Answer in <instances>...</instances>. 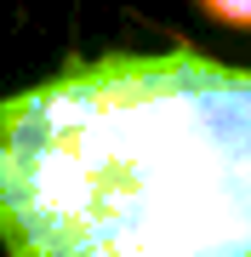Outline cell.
<instances>
[{
	"label": "cell",
	"instance_id": "7a4b0ae2",
	"mask_svg": "<svg viewBox=\"0 0 251 257\" xmlns=\"http://www.w3.org/2000/svg\"><path fill=\"white\" fill-rule=\"evenodd\" d=\"M194 6L211 18L217 29H234V35H251V0H194Z\"/></svg>",
	"mask_w": 251,
	"mask_h": 257
},
{
	"label": "cell",
	"instance_id": "6da1fadb",
	"mask_svg": "<svg viewBox=\"0 0 251 257\" xmlns=\"http://www.w3.org/2000/svg\"><path fill=\"white\" fill-rule=\"evenodd\" d=\"M0 251L251 257V69L103 52L6 92Z\"/></svg>",
	"mask_w": 251,
	"mask_h": 257
}]
</instances>
